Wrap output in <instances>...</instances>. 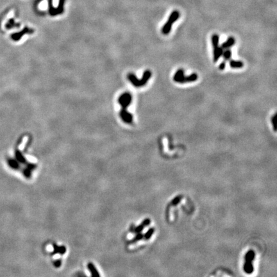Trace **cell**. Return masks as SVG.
<instances>
[{"instance_id":"6da1fadb","label":"cell","mask_w":277,"mask_h":277,"mask_svg":"<svg viewBox=\"0 0 277 277\" xmlns=\"http://www.w3.org/2000/svg\"><path fill=\"white\" fill-rule=\"evenodd\" d=\"M180 17V13L177 10H174L173 12L171 14V15L169 16L168 19H167V21L166 23V24L164 25L162 28V33L164 35H167L169 34L171 28H172V25L173 24L177 21V19L179 18Z\"/></svg>"},{"instance_id":"7a4b0ae2","label":"cell","mask_w":277,"mask_h":277,"mask_svg":"<svg viewBox=\"0 0 277 277\" xmlns=\"http://www.w3.org/2000/svg\"><path fill=\"white\" fill-rule=\"evenodd\" d=\"M131 101H132V96L128 93L123 94L119 98V103L121 105L122 109H126L130 105Z\"/></svg>"},{"instance_id":"3957f363","label":"cell","mask_w":277,"mask_h":277,"mask_svg":"<svg viewBox=\"0 0 277 277\" xmlns=\"http://www.w3.org/2000/svg\"><path fill=\"white\" fill-rule=\"evenodd\" d=\"M198 80V75L196 73H192L189 76H185V75L178 80L177 83H190L195 82Z\"/></svg>"},{"instance_id":"277c9868","label":"cell","mask_w":277,"mask_h":277,"mask_svg":"<svg viewBox=\"0 0 277 277\" xmlns=\"http://www.w3.org/2000/svg\"><path fill=\"white\" fill-rule=\"evenodd\" d=\"M120 116L124 122L128 124H131L133 121V116L132 115L127 111L126 109H122L120 112Z\"/></svg>"},{"instance_id":"5b68a950","label":"cell","mask_w":277,"mask_h":277,"mask_svg":"<svg viewBox=\"0 0 277 277\" xmlns=\"http://www.w3.org/2000/svg\"><path fill=\"white\" fill-rule=\"evenodd\" d=\"M213 49H214V52H213L214 62H216L220 59V58L221 57L224 50L221 47H220L219 46L217 47H216V48H213Z\"/></svg>"},{"instance_id":"8992f818","label":"cell","mask_w":277,"mask_h":277,"mask_svg":"<svg viewBox=\"0 0 277 277\" xmlns=\"http://www.w3.org/2000/svg\"><path fill=\"white\" fill-rule=\"evenodd\" d=\"M128 79L130 80V81L131 82V83H132L134 86H136L137 87H142L141 80H138L137 78V76L135 75H133L132 73L128 74Z\"/></svg>"},{"instance_id":"52a82bcc","label":"cell","mask_w":277,"mask_h":277,"mask_svg":"<svg viewBox=\"0 0 277 277\" xmlns=\"http://www.w3.org/2000/svg\"><path fill=\"white\" fill-rule=\"evenodd\" d=\"M87 269H89V271H90L91 276H93L94 277L100 276L99 272H98V271L97 270V269L94 264L91 263V262H89V263L87 264Z\"/></svg>"},{"instance_id":"ba28073f","label":"cell","mask_w":277,"mask_h":277,"mask_svg":"<svg viewBox=\"0 0 277 277\" xmlns=\"http://www.w3.org/2000/svg\"><path fill=\"white\" fill-rule=\"evenodd\" d=\"M151 76V72L149 70H146L144 72V73L142 76V78L141 79V85L144 86L146 84L148 80L150 79Z\"/></svg>"},{"instance_id":"9c48e42d","label":"cell","mask_w":277,"mask_h":277,"mask_svg":"<svg viewBox=\"0 0 277 277\" xmlns=\"http://www.w3.org/2000/svg\"><path fill=\"white\" fill-rule=\"evenodd\" d=\"M235 39L233 37H230L229 38H228V39L227 40V41H226L225 42H224L223 44H222V45H221V48H223V50H226V49H229L230 48H231V47L234 44H235Z\"/></svg>"},{"instance_id":"30bf717a","label":"cell","mask_w":277,"mask_h":277,"mask_svg":"<svg viewBox=\"0 0 277 277\" xmlns=\"http://www.w3.org/2000/svg\"><path fill=\"white\" fill-rule=\"evenodd\" d=\"M244 271L247 274H251L253 272V266L252 262H246L245 261V264L243 266Z\"/></svg>"},{"instance_id":"8fae6325","label":"cell","mask_w":277,"mask_h":277,"mask_svg":"<svg viewBox=\"0 0 277 277\" xmlns=\"http://www.w3.org/2000/svg\"><path fill=\"white\" fill-rule=\"evenodd\" d=\"M16 161L18 163H21V164H27V159L24 158V155L21 154V152L19 151V150H17L16 151Z\"/></svg>"},{"instance_id":"7c38bea8","label":"cell","mask_w":277,"mask_h":277,"mask_svg":"<svg viewBox=\"0 0 277 277\" xmlns=\"http://www.w3.org/2000/svg\"><path fill=\"white\" fill-rule=\"evenodd\" d=\"M229 64L230 67L234 69H240L244 66V63L242 61L239 60H230L229 62Z\"/></svg>"},{"instance_id":"4fadbf2b","label":"cell","mask_w":277,"mask_h":277,"mask_svg":"<svg viewBox=\"0 0 277 277\" xmlns=\"http://www.w3.org/2000/svg\"><path fill=\"white\" fill-rule=\"evenodd\" d=\"M53 254L55 253H59L60 255H64L66 252V248L64 246H59L57 245H53Z\"/></svg>"},{"instance_id":"5bb4252c","label":"cell","mask_w":277,"mask_h":277,"mask_svg":"<svg viewBox=\"0 0 277 277\" xmlns=\"http://www.w3.org/2000/svg\"><path fill=\"white\" fill-rule=\"evenodd\" d=\"M255 257V253L254 251L252 250H249L246 253L245 257V261L246 262H253L254 260Z\"/></svg>"},{"instance_id":"9a60e30c","label":"cell","mask_w":277,"mask_h":277,"mask_svg":"<svg viewBox=\"0 0 277 277\" xmlns=\"http://www.w3.org/2000/svg\"><path fill=\"white\" fill-rule=\"evenodd\" d=\"M30 30L28 28H25L21 32L17 33V34H14L12 35V39L14 40H19L24 34H27V33H30Z\"/></svg>"},{"instance_id":"2e32d148","label":"cell","mask_w":277,"mask_h":277,"mask_svg":"<svg viewBox=\"0 0 277 277\" xmlns=\"http://www.w3.org/2000/svg\"><path fill=\"white\" fill-rule=\"evenodd\" d=\"M183 75H184V71L182 69H178V70H177V71L175 72V74H174L173 76V80L177 83L178 80H179Z\"/></svg>"},{"instance_id":"e0dca14e","label":"cell","mask_w":277,"mask_h":277,"mask_svg":"<svg viewBox=\"0 0 277 277\" xmlns=\"http://www.w3.org/2000/svg\"><path fill=\"white\" fill-rule=\"evenodd\" d=\"M222 55H223V59L225 60V61H227V60H229L230 59V58L232 57V52H231V50H229V49H226L225 51L223 50V54H222Z\"/></svg>"},{"instance_id":"ac0fdd59","label":"cell","mask_w":277,"mask_h":277,"mask_svg":"<svg viewBox=\"0 0 277 277\" xmlns=\"http://www.w3.org/2000/svg\"><path fill=\"white\" fill-rule=\"evenodd\" d=\"M212 44L213 46V48H216L219 46V41H220V37L217 34H213L212 36Z\"/></svg>"},{"instance_id":"d6986e66","label":"cell","mask_w":277,"mask_h":277,"mask_svg":"<svg viewBox=\"0 0 277 277\" xmlns=\"http://www.w3.org/2000/svg\"><path fill=\"white\" fill-rule=\"evenodd\" d=\"M143 237H144V235L143 234H141V233H138V234H137V235L135 236L132 240H130L129 243H130V244L136 243L138 242V240L143 239Z\"/></svg>"},{"instance_id":"ffe728a7","label":"cell","mask_w":277,"mask_h":277,"mask_svg":"<svg viewBox=\"0 0 277 277\" xmlns=\"http://www.w3.org/2000/svg\"><path fill=\"white\" fill-rule=\"evenodd\" d=\"M155 232V228H150L146 232V233L144 235L143 238L145 240H149L151 238V237L152 235L154 234V233Z\"/></svg>"},{"instance_id":"44dd1931","label":"cell","mask_w":277,"mask_h":277,"mask_svg":"<svg viewBox=\"0 0 277 277\" xmlns=\"http://www.w3.org/2000/svg\"><path fill=\"white\" fill-rule=\"evenodd\" d=\"M182 197H183V196H182V195H178L176 196L175 198H174L173 199L172 202H171V205H172L173 206L177 205L180 202V201L182 199Z\"/></svg>"},{"instance_id":"7402d4cb","label":"cell","mask_w":277,"mask_h":277,"mask_svg":"<svg viewBox=\"0 0 277 277\" xmlns=\"http://www.w3.org/2000/svg\"><path fill=\"white\" fill-rule=\"evenodd\" d=\"M145 227H146L143 225V223H141V225L137 226V227L134 228L133 233H136V234H138V233H141L142 231L143 230V229H144Z\"/></svg>"},{"instance_id":"603a6c76","label":"cell","mask_w":277,"mask_h":277,"mask_svg":"<svg viewBox=\"0 0 277 277\" xmlns=\"http://www.w3.org/2000/svg\"><path fill=\"white\" fill-rule=\"evenodd\" d=\"M276 114H275L271 117V123H272V125L273 126V129H274L275 132L276 131Z\"/></svg>"},{"instance_id":"cb8c5ba5","label":"cell","mask_w":277,"mask_h":277,"mask_svg":"<svg viewBox=\"0 0 277 277\" xmlns=\"http://www.w3.org/2000/svg\"><path fill=\"white\" fill-rule=\"evenodd\" d=\"M142 223H143V225L145 226V227H147V226H148L149 224H150L151 220H150V219L146 218V219H145L144 220H143Z\"/></svg>"},{"instance_id":"d4e9b609","label":"cell","mask_w":277,"mask_h":277,"mask_svg":"<svg viewBox=\"0 0 277 277\" xmlns=\"http://www.w3.org/2000/svg\"><path fill=\"white\" fill-rule=\"evenodd\" d=\"M61 264H62V262L59 259L55 260V262H54V265L56 268H59L61 266Z\"/></svg>"},{"instance_id":"484cf974","label":"cell","mask_w":277,"mask_h":277,"mask_svg":"<svg viewBox=\"0 0 277 277\" xmlns=\"http://www.w3.org/2000/svg\"><path fill=\"white\" fill-rule=\"evenodd\" d=\"M225 67H226V62H225V61H223L220 64V65H219V69H220V70H224Z\"/></svg>"}]
</instances>
